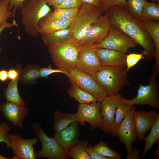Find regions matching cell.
<instances>
[{
  "label": "cell",
  "instance_id": "cell-1",
  "mask_svg": "<svg viewBox=\"0 0 159 159\" xmlns=\"http://www.w3.org/2000/svg\"><path fill=\"white\" fill-rule=\"evenodd\" d=\"M105 12L111 25L119 29L141 46L146 59L152 61L155 57L154 46L141 21L132 16L126 8L119 6L111 7Z\"/></svg>",
  "mask_w": 159,
  "mask_h": 159
},
{
  "label": "cell",
  "instance_id": "cell-2",
  "mask_svg": "<svg viewBox=\"0 0 159 159\" xmlns=\"http://www.w3.org/2000/svg\"><path fill=\"white\" fill-rule=\"evenodd\" d=\"M20 10L21 23L25 32L32 37H37L39 21L52 12L49 6L45 0H25Z\"/></svg>",
  "mask_w": 159,
  "mask_h": 159
},
{
  "label": "cell",
  "instance_id": "cell-3",
  "mask_svg": "<svg viewBox=\"0 0 159 159\" xmlns=\"http://www.w3.org/2000/svg\"><path fill=\"white\" fill-rule=\"evenodd\" d=\"M92 76L106 91L107 96L117 94L119 91L130 84L124 67L102 66Z\"/></svg>",
  "mask_w": 159,
  "mask_h": 159
},
{
  "label": "cell",
  "instance_id": "cell-4",
  "mask_svg": "<svg viewBox=\"0 0 159 159\" xmlns=\"http://www.w3.org/2000/svg\"><path fill=\"white\" fill-rule=\"evenodd\" d=\"M80 45L74 38L65 42L52 43L48 47L55 66L67 70L76 68Z\"/></svg>",
  "mask_w": 159,
  "mask_h": 159
},
{
  "label": "cell",
  "instance_id": "cell-5",
  "mask_svg": "<svg viewBox=\"0 0 159 159\" xmlns=\"http://www.w3.org/2000/svg\"><path fill=\"white\" fill-rule=\"evenodd\" d=\"M104 13L102 8L82 4L69 27L74 38L79 42L83 38L92 24Z\"/></svg>",
  "mask_w": 159,
  "mask_h": 159
},
{
  "label": "cell",
  "instance_id": "cell-6",
  "mask_svg": "<svg viewBox=\"0 0 159 159\" xmlns=\"http://www.w3.org/2000/svg\"><path fill=\"white\" fill-rule=\"evenodd\" d=\"M32 129L35 133L42 146L40 150L34 151L35 158H44L49 159H69L68 151L62 148L54 137L48 136L42 129L39 122L32 125Z\"/></svg>",
  "mask_w": 159,
  "mask_h": 159
},
{
  "label": "cell",
  "instance_id": "cell-7",
  "mask_svg": "<svg viewBox=\"0 0 159 159\" xmlns=\"http://www.w3.org/2000/svg\"><path fill=\"white\" fill-rule=\"evenodd\" d=\"M155 71L153 69L148 85L144 86L140 84L135 98L128 100L122 97L125 102L134 105H148L157 110L159 109V84L156 79Z\"/></svg>",
  "mask_w": 159,
  "mask_h": 159
},
{
  "label": "cell",
  "instance_id": "cell-8",
  "mask_svg": "<svg viewBox=\"0 0 159 159\" xmlns=\"http://www.w3.org/2000/svg\"><path fill=\"white\" fill-rule=\"evenodd\" d=\"M135 42L118 28L111 25L108 33L100 43L93 46L95 48H104L124 53L137 45Z\"/></svg>",
  "mask_w": 159,
  "mask_h": 159
},
{
  "label": "cell",
  "instance_id": "cell-9",
  "mask_svg": "<svg viewBox=\"0 0 159 159\" xmlns=\"http://www.w3.org/2000/svg\"><path fill=\"white\" fill-rule=\"evenodd\" d=\"M67 71V76L70 82L92 95L97 101L101 102L107 96L106 91L97 83L91 75L77 68Z\"/></svg>",
  "mask_w": 159,
  "mask_h": 159
},
{
  "label": "cell",
  "instance_id": "cell-10",
  "mask_svg": "<svg viewBox=\"0 0 159 159\" xmlns=\"http://www.w3.org/2000/svg\"><path fill=\"white\" fill-rule=\"evenodd\" d=\"M111 25L107 15L105 12L92 24L79 42V45L94 46L99 43L108 34Z\"/></svg>",
  "mask_w": 159,
  "mask_h": 159
},
{
  "label": "cell",
  "instance_id": "cell-11",
  "mask_svg": "<svg viewBox=\"0 0 159 159\" xmlns=\"http://www.w3.org/2000/svg\"><path fill=\"white\" fill-rule=\"evenodd\" d=\"M92 46L80 45L76 68L91 76L102 67Z\"/></svg>",
  "mask_w": 159,
  "mask_h": 159
},
{
  "label": "cell",
  "instance_id": "cell-12",
  "mask_svg": "<svg viewBox=\"0 0 159 159\" xmlns=\"http://www.w3.org/2000/svg\"><path fill=\"white\" fill-rule=\"evenodd\" d=\"M100 104V102L98 101L91 104H79L77 111L74 114L77 122L83 126L85 125L86 122H88L91 131L100 127L102 122Z\"/></svg>",
  "mask_w": 159,
  "mask_h": 159
},
{
  "label": "cell",
  "instance_id": "cell-13",
  "mask_svg": "<svg viewBox=\"0 0 159 159\" xmlns=\"http://www.w3.org/2000/svg\"><path fill=\"white\" fill-rule=\"evenodd\" d=\"M9 147L14 156L10 159H35L33 146L39 140L37 137L24 139L18 135H9Z\"/></svg>",
  "mask_w": 159,
  "mask_h": 159
},
{
  "label": "cell",
  "instance_id": "cell-14",
  "mask_svg": "<svg viewBox=\"0 0 159 159\" xmlns=\"http://www.w3.org/2000/svg\"><path fill=\"white\" fill-rule=\"evenodd\" d=\"M121 94L107 96L100 102V111L102 122L100 128L105 133H110L114 122L115 114L120 101Z\"/></svg>",
  "mask_w": 159,
  "mask_h": 159
},
{
  "label": "cell",
  "instance_id": "cell-15",
  "mask_svg": "<svg viewBox=\"0 0 159 159\" xmlns=\"http://www.w3.org/2000/svg\"><path fill=\"white\" fill-rule=\"evenodd\" d=\"M135 110L133 105L121 124L117 134L120 141L124 145L127 154L132 150V143L137 138L133 119V114Z\"/></svg>",
  "mask_w": 159,
  "mask_h": 159
},
{
  "label": "cell",
  "instance_id": "cell-16",
  "mask_svg": "<svg viewBox=\"0 0 159 159\" xmlns=\"http://www.w3.org/2000/svg\"><path fill=\"white\" fill-rule=\"evenodd\" d=\"M158 115L155 110H134L133 119L137 138L140 140L144 139L145 134L151 129Z\"/></svg>",
  "mask_w": 159,
  "mask_h": 159
},
{
  "label": "cell",
  "instance_id": "cell-17",
  "mask_svg": "<svg viewBox=\"0 0 159 159\" xmlns=\"http://www.w3.org/2000/svg\"><path fill=\"white\" fill-rule=\"evenodd\" d=\"M28 109L24 106L7 101L0 106V112L8 120L15 126L22 128L23 121L27 115Z\"/></svg>",
  "mask_w": 159,
  "mask_h": 159
},
{
  "label": "cell",
  "instance_id": "cell-18",
  "mask_svg": "<svg viewBox=\"0 0 159 159\" xmlns=\"http://www.w3.org/2000/svg\"><path fill=\"white\" fill-rule=\"evenodd\" d=\"M80 132L79 125L76 122L63 130L55 132L53 137L62 148L68 151L79 142Z\"/></svg>",
  "mask_w": 159,
  "mask_h": 159
},
{
  "label": "cell",
  "instance_id": "cell-19",
  "mask_svg": "<svg viewBox=\"0 0 159 159\" xmlns=\"http://www.w3.org/2000/svg\"><path fill=\"white\" fill-rule=\"evenodd\" d=\"M95 49L102 66L124 67L126 66V53L104 48H95Z\"/></svg>",
  "mask_w": 159,
  "mask_h": 159
},
{
  "label": "cell",
  "instance_id": "cell-20",
  "mask_svg": "<svg viewBox=\"0 0 159 159\" xmlns=\"http://www.w3.org/2000/svg\"><path fill=\"white\" fill-rule=\"evenodd\" d=\"M74 19L59 21L51 19L45 16L39 21L37 28L38 33L42 35L69 28Z\"/></svg>",
  "mask_w": 159,
  "mask_h": 159
},
{
  "label": "cell",
  "instance_id": "cell-21",
  "mask_svg": "<svg viewBox=\"0 0 159 159\" xmlns=\"http://www.w3.org/2000/svg\"><path fill=\"white\" fill-rule=\"evenodd\" d=\"M154 45L155 62L154 66L157 76H159V21L141 20Z\"/></svg>",
  "mask_w": 159,
  "mask_h": 159
},
{
  "label": "cell",
  "instance_id": "cell-22",
  "mask_svg": "<svg viewBox=\"0 0 159 159\" xmlns=\"http://www.w3.org/2000/svg\"><path fill=\"white\" fill-rule=\"evenodd\" d=\"M44 44L47 47L52 43H62L74 38L70 27L42 35Z\"/></svg>",
  "mask_w": 159,
  "mask_h": 159
},
{
  "label": "cell",
  "instance_id": "cell-23",
  "mask_svg": "<svg viewBox=\"0 0 159 159\" xmlns=\"http://www.w3.org/2000/svg\"><path fill=\"white\" fill-rule=\"evenodd\" d=\"M122 97L121 96L120 101L116 110L115 122L111 129L110 133L113 137L117 136L121 124L133 106L124 101L122 99Z\"/></svg>",
  "mask_w": 159,
  "mask_h": 159
},
{
  "label": "cell",
  "instance_id": "cell-24",
  "mask_svg": "<svg viewBox=\"0 0 159 159\" xmlns=\"http://www.w3.org/2000/svg\"><path fill=\"white\" fill-rule=\"evenodd\" d=\"M53 129L55 132L61 131L70 124L77 122L74 114L66 113L57 110L53 114Z\"/></svg>",
  "mask_w": 159,
  "mask_h": 159
},
{
  "label": "cell",
  "instance_id": "cell-25",
  "mask_svg": "<svg viewBox=\"0 0 159 159\" xmlns=\"http://www.w3.org/2000/svg\"><path fill=\"white\" fill-rule=\"evenodd\" d=\"M70 83L71 87L68 93L71 98L78 101L79 104L90 103L97 101L92 95L74 83Z\"/></svg>",
  "mask_w": 159,
  "mask_h": 159
},
{
  "label": "cell",
  "instance_id": "cell-26",
  "mask_svg": "<svg viewBox=\"0 0 159 159\" xmlns=\"http://www.w3.org/2000/svg\"><path fill=\"white\" fill-rule=\"evenodd\" d=\"M40 69L39 65L27 63L25 67L21 70L19 80L25 85L35 83L40 78Z\"/></svg>",
  "mask_w": 159,
  "mask_h": 159
},
{
  "label": "cell",
  "instance_id": "cell-27",
  "mask_svg": "<svg viewBox=\"0 0 159 159\" xmlns=\"http://www.w3.org/2000/svg\"><path fill=\"white\" fill-rule=\"evenodd\" d=\"M19 77L20 75L9 83L7 87L4 90V95L7 101L24 106L26 105L25 102L20 95L18 90V83Z\"/></svg>",
  "mask_w": 159,
  "mask_h": 159
},
{
  "label": "cell",
  "instance_id": "cell-28",
  "mask_svg": "<svg viewBox=\"0 0 159 159\" xmlns=\"http://www.w3.org/2000/svg\"><path fill=\"white\" fill-rule=\"evenodd\" d=\"M54 10L46 16L48 18L59 21L69 20L76 16L79 8L64 9L54 7Z\"/></svg>",
  "mask_w": 159,
  "mask_h": 159
},
{
  "label": "cell",
  "instance_id": "cell-29",
  "mask_svg": "<svg viewBox=\"0 0 159 159\" xmlns=\"http://www.w3.org/2000/svg\"><path fill=\"white\" fill-rule=\"evenodd\" d=\"M149 134L144 138L145 145L140 158H142L146 153L150 150L154 144L158 142L159 138V115L151 128Z\"/></svg>",
  "mask_w": 159,
  "mask_h": 159
},
{
  "label": "cell",
  "instance_id": "cell-30",
  "mask_svg": "<svg viewBox=\"0 0 159 159\" xmlns=\"http://www.w3.org/2000/svg\"><path fill=\"white\" fill-rule=\"evenodd\" d=\"M141 20L159 21V5L146 1L143 7Z\"/></svg>",
  "mask_w": 159,
  "mask_h": 159
},
{
  "label": "cell",
  "instance_id": "cell-31",
  "mask_svg": "<svg viewBox=\"0 0 159 159\" xmlns=\"http://www.w3.org/2000/svg\"><path fill=\"white\" fill-rule=\"evenodd\" d=\"M88 144L87 141H79L75 145L68 150V157L69 158H72L74 159H91L86 150V148Z\"/></svg>",
  "mask_w": 159,
  "mask_h": 159
},
{
  "label": "cell",
  "instance_id": "cell-32",
  "mask_svg": "<svg viewBox=\"0 0 159 159\" xmlns=\"http://www.w3.org/2000/svg\"><path fill=\"white\" fill-rule=\"evenodd\" d=\"M127 9L135 18L141 20L143 6L146 0H126Z\"/></svg>",
  "mask_w": 159,
  "mask_h": 159
},
{
  "label": "cell",
  "instance_id": "cell-33",
  "mask_svg": "<svg viewBox=\"0 0 159 159\" xmlns=\"http://www.w3.org/2000/svg\"><path fill=\"white\" fill-rule=\"evenodd\" d=\"M93 147L100 154L110 159H120L121 158L120 154L110 148L106 143L102 141H100Z\"/></svg>",
  "mask_w": 159,
  "mask_h": 159
},
{
  "label": "cell",
  "instance_id": "cell-34",
  "mask_svg": "<svg viewBox=\"0 0 159 159\" xmlns=\"http://www.w3.org/2000/svg\"><path fill=\"white\" fill-rule=\"evenodd\" d=\"M7 0H0V25L9 18L15 19L16 10H10Z\"/></svg>",
  "mask_w": 159,
  "mask_h": 159
},
{
  "label": "cell",
  "instance_id": "cell-35",
  "mask_svg": "<svg viewBox=\"0 0 159 159\" xmlns=\"http://www.w3.org/2000/svg\"><path fill=\"white\" fill-rule=\"evenodd\" d=\"M59 73L64 74L67 76L68 74L67 70L61 68L54 69L52 67V65H49L47 67H42L40 69V77L47 79L52 74Z\"/></svg>",
  "mask_w": 159,
  "mask_h": 159
},
{
  "label": "cell",
  "instance_id": "cell-36",
  "mask_svg": "<svg viewBox=\"0 0 159 159\" xmlns=\"http://www.w3.org/2000/svg\"><path fill=\"white\" fill-rule=\"evenodd\" d=\"M11 129V127L7 123H0V142L5 143L8 149L10 148V141L9 132Z\"/></svg>",
  "mask_w": 159,
  "mask_h": 159
},
{
  "label": "cell",
  "instance_id": "cell-37",
  "mask_svg": "<svg viewBox=\"0 0 159 159\" xmlns=\"http://www.w3.org/2000/svg\"><path fill=\"white\" fill-rule=\"evenodd\" d=\"M143 54H141L130 53L127 55L126 58V72L136 65L141 59L144 58Z\"/></svg>",
  "mask_w": 159,
  "mask_h": 159
},
{
  "label": "cell",
  "instance_id": "cell-38",
  "mask_svg": "<svg viewBox=\"0 0 159 159\" xmlns=\"http://www.w3.org/2000/svg\"><path fill=\"white\" fill-rule=\"evenodd\" d=\"M115 5L127 8L126 0H102V8L105 13L110 7Z\"/></svg>",
  "mask_w": 159,
  "mask_h": 159
},
{
  "label": "cell",
  "instance_id": "cell-39",
  "mask_svg": "<svg viewBox=\"0 0 159 159\" xmlns=\"http://www.w3.org/2000/svg\"><path fill=\"white\" fill-rule=\"evenodd\" d=\"M82 0H65L61 4L55 7L64 9L80 8L82 4Z\"/></svg>",
  "mask_w": 159,
  "mask_h": 159
},
{
  "label": "cell",
  "instance_id": "cell-40",
  "mask_svg": "<svg viewBox=\"0 0 159 159\" xmlns=\"http://www.w3.org/2000/svg\"><path fill=\"white\" fill-rule=\"evenodd\" d=\"M86 149L91 159H110L109 158L102 155L95 151L92 145H87Z\"/></svg>",
  "mask_w": 159,
  "mask_h": 159
},
{
  "label": "cell",
  "instance_id": "cell-41",
  "mask_svg": "<svg viewBox=\"0 0 159 159\" xmlns=\"http://www.w3.org/2000/svg\"><path fill=\"white\" fill-rule=\"evenodd\" d=\"M16 67L17 69L11 68L8 71V78L11 80H15L20 75L22 65L20 64H18Z\"/></svg>",
  "mask_w": 159,
  "mask_h": 159
},
{
  "label": "cell",
  "instance_id": "cell-42",
  "mask_svg": "<svg viewBox=\"0 0 159 159\" xmlns=\"http://www.w3.org/2000/svg\"><path fill=\"white\" fill-rule=\"evenodd\" d=\"M9 3V9L10 10H20L23 7L25 0H7Z\"/></svg>",
  "mask_w": 159,
  "mask_h": 159
},
{
  "label": "cell",
  "instance_id": "cell-43",
  "mask_svg": "<svg viewBox=\"0 0 159 159\" xmlns=\"http://www.w3.org/2000/svg\"><path fill=\"white\" fill-rule=\"evenodd\" d=\"M14 26H16L18 29L19 25L17 23V22L15 19H13L11 23L8 22L7 21H4L0 25V35L2 32L6 28H12ZM1 50H2V49L1 48H0V51Z\"/></svg>",
  "mask_w": 159,
  "mask_h": 159
},
{
  "label": "cell",
  "instance_id": "cell-44",
  "mask_svg": "<svg viewBox=\"0 0 159 159\" xmlns=\"http://www.w3.org/2000/svg\"><path fill=\"white\" fill-rule=\"evenodd\" d=\"M140 151L139 149L137 148L132 149L131 151L127 154L126 159H138L140 158L139 156L140 154Z\"/></svg>",
  "mask_w": 159,
  "mask_h": 159
},
{
  "label": "cell",
  "instance_id": "cell-45",
  "mask_svg": "<svg viewBox=\"0 0 159 159\" xmlns=\"http://www.w3.org/2000/svg\"><path fill=\"white\" fill-rule=\"evenodd\" d=\"M82 4H87L92 6L102 8V0H82Z\"/></svg>",
  "mask_w": 159,
  "mask_h": 159
},
{
  "label": "cell",
  "instance_id": "cell-46",
  "mask_svg": "<svg viewBox=\"0 0 159 159\" xmlns=\"http://www.w3.org/2000/svg\"><path fill=\"white\" fill-rule=\"evenodd\" d=\"M65 0H45L49 6H53V8L56 7L61 4Z\"/></svg>",
  "mask_w": 159,
  "mask_h": 159
},
{
  "label": "cell",
  "instance_id": "cell-47",
  "mask_svg": "<svg viewBox=\"0 0 159 159\" xmlns=\"http://www.w3.org/2000/svg\"><path fill=\"white\" fill-rule=\"evenodd\" d=\"M8 78V71L5 69L0 71V80L2 82L6 81Z\"/></svg>",
  "mask_w": 159,
  "mask_h": 159
},
{
  "label": "cell",
  "instance_id": "cell-48",
  "mask_svg": "<svg viewBox=\"0 0 159 159\" xmlns=\"http://www.w3.org/2000/svg\"><path fill=\"white\" fill-rule=\"evenodd\" d=\"M9 158H5L3 156H2V155H0V159H8Z\"/></svg>",
  "mask_w": 159,
  "mask_h": 159
},
{
  "label": "cell",
  "instance_id": "cell-49",
  "mask_svg": "<svg viewBox=\"0 0 159 159\" xmlns=\"http://www.w3.org/2000/svg\"><path fill=\"white\" fill-rule=\"evenodd\" d=\"M152 1H153V2H154L155 1H156L158 4L159 3V0H151Z\"/></svg>",
  "mask_w": 159,
  "mask_h": 159
}]
</instances>
